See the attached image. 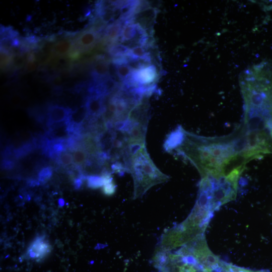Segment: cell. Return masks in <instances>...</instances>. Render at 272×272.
Instances as JSON below:
<instances>
[{
	"label": "cell",
	"instance_id": "cell-19",
	"mask_svg": "<svg viewBox=\"0 0 272 272\" xmlns=\"http://www.w3.org/2000/svg\"><path fill=\"white\" fill-rule=\"evenodd\" d=\"M38 62L37 60H27L25 71L27 72H31L35 71L38 66Z\"/></svg>",
	"mask_w": 272,
	"mask_h": 272
},
{
	"label": "cell",
	"instance_id": "cell-15",
	"mask_svg": "<svg viewBox=\"0 0 272 272\" xmlns=\"http://www.w3.org/2000/svg\"><path fill=\"white\" fill-rule=\"evenodd\" d=\"M13 53L1 48V68L2 70L12 65Z\"/></svg>",
	"mask_w": 272,
	"mask_h": 272
},
{
	"label": "cell",
	"instance_id": "cell-7",
	"mask_svg": "<svg viewBox=\"0 0 272 272\" xmlns=\"http://www.w3.org/2000/svg\"><path fill=\"white\" fill-rule=\"evenodd\" d=\"M51 246L45 239L44 236H39L35 238L26 252L28 257L37 260L42 259L49 254Z\"/></svg>",
	"mask_w": 272,
	"mask_h": 272
},
{
	"label": "cell",
	"instance_id": "cell-2",
	"mask_svg": "<svg viewBox=\"0 0 272 272\" xmlns=\"http://www.w3.org/2000/svg\"><path fill=\"white\" fill-rule=\"evenodd\" d=\"M126 168L133 180V199L141 198L152 187L169 180V177L161 172L151 159L146 145L135 147Z\"/></svg>",
	"mask_w": 272,
	"mask_h": 272
},
{
	"label": "cell",
	"instance_id": "cell-13",
	"mask_svg": "<svg viewBox=\"0 0 272 272\" xmlns=\"http://www.w3.org/2000/svg\"><path fill=\"white\" fill-rule=\"evenodd\" d=\"M129 51L130 49L122 44H114L108 49V52L113 58L127 56L129 54Z\"/></svg>",
	"mask_w": 272,
	"mask_h": 272
},
{
	"label": "cell",
	"instance_id": "cell-1",
	"mask_svg": "<svg viewBox=\"0 0 272 272\" xmlns=\"http://www.w3.org/2000/svg\"><path fill=\"white\" fill-rule=\"evenodd\" d=\"M246 143L240 128L221 137H205L183 127L177 144L171 151L189 161L201 177L220 178L233 169L245 166Z\"/></svg>",
	"mask_w": 272,
	"mask_h": 272
},
{
	"label": "cell",
	"instance_id": "cell-20",
	"mask_svg": "<svg viewBox=\"0 0 272 272\" xmlns=\"http://www.w3.org/2000/svg\"><path fill=\"white\" fill-rule=\"evenodd\" d=\"M64 203V201L62 199H60L59 200V204L60 206H63Z\"/></svg>",
	"mask_w": 272,
	"mask_h": 272
},
{
	"label": "cell",
	"instance_id": "cell-11",
	"mask_svg": "<svg viewBox=\"0 0 272 272\" xmlns=\"http://www.w3.org/2000/svg\"><path fill=\"white\" fill-rule=\"evenodd\" d=\"M109 63L100 58L93 65L91 71V76L94 81L105 79L109 76Z\"/></svg>",
	"mask_w": 272,
	"mask_h": 272
},
{
	"label": "cell",
	"instance_id": "cell-10",
	"mask_svg": "<svg viewBox=\"0 0 272 272\" xmlns=\"http://www.w3.org/2000/svg\"><path fill=\"white\" fill-rule=\"evenodd\" d=\"M71 113L70 109L59 105H53L48 110V123L51 126L54 124L66 122Z\"/></svg>",
	"mask_w": 272,
	"mask_h": 272
},
{
	"label": "cell",
	"instance_id": "cell-4",
	"mask_svg": "<svg viewBox=\"0 0 272 272\" xmlns=\"http://www.w3.org/2000/svg\"><path fill=\"white\" fill-rule=\"evenodd\" d=\"M153 265L160 272H185L188 262L185 256L176 252L157 248L152 258Z\"/></svg>",
	"mask_w": 272,
	"mask_h": 272
},
{
	"label": "cell",
	"instance_id": "cell-3",
	"mask_svg": "<svg viewBox=\"0 0 272 272\" xmlns=\"http://www.w3.org/2000/svg\"><path fill=\"white\" fill-rule=\"evenodd\" d=\"M177 252L183 255L192 256L205 268L217 265L221 261L209 249L205 234L186 243Z\"/></svg>",
	"mask_w": 272,
	"mask_h": 272
},
{
	"label": "cell",
	"instance_id": "cell-8",
	"mask_svg": "<svg viewBox=\"0 0 272 272\" xmlns=\"http://www.w3.org/2000/svg\"><path fill=\"white\" fill-rule=\"evenodd\" d=\"M85 105L88 116L97 118L101 116L104 109V96L90 94L86 100Z\"/></svg>",
	"mask_w": 272,
	"mask_h": 272
},
{
	"label": "cell",
	"instance_id": "cell-5",
	"mask_svg": "<svg viewBox=\"0 0 272 272\" xmlns=\"http://www.w3.org/2000/svg\"><path fill=\"white\" fill-rule=\"evenodd\" d=\"M101 32L92 26L78 34L73 39V48L68 57L79 58L81 53L92 50L101 39Z\"/></svg>",
	"mask_w": 272,
	"mask_h": 272
},
{
	"label": "cell",
	"instance_id": "cell-14",
	"mask_svg": "<svg viewBox=\"0 0 272 272\" xmlns=\"http://www.w3.org/2000/svg\"><path fill=\"white\" fill-rule=\"evenodd\" d=\"M105 182L104 176L91 175L87 177L88 186L91 188H98L103 187Z\"/></svg>",
	"mask_w": 272,
	"mask_h": 272
},
{
	"label": "cell",
	"instance_id": "cell-9",
	"mask_svg": "<svg viewBox=\"0 0 272 272\" xmlns=\"http://www.w3.org/2000/svg\"><path fill=\"white\" fill-rule=\"evenodd\" d=\"M74 41L71 38L59 40L50 47V54L52 59L69 57L73 48Z\"/></svg>",
	"mask_w": 272,
	"mask_h": 272
},
{
	"label": "cell",
	"instance_id": "cell-6",
	"mask_svg": "<svg viewBox=\"0 0 272 272\" xmlns=\"http://www.w3.org/2000/svg\"><path fill=\"white\" fill-rule=\"evenodd\" d=\"M156 66L149 65L139 69H134L129 76L122 82V86L126 89L141 87H149L157 78Z\"/></svg>",
	"mask_w": 272,
	"mask_h": 272
},
{
	"label": "cell",
	"instance_id": "cell-17",
	"mask_svg": "<svg viewBox=\"0 0 272 272\" xmlns=\"http://www.w3.org/2000/svg\"><path fill=\"white\" fill-rule=\"evenodd\" d=\"M52 171L49 167L42 169L38 174V180L41 182L46 181L51 177Z\"/></svg>",
	"mask_w": 272,
	"mask_h": 272
},
{
	"label": "cell",
	"instance_id": "cell-12",
	"mask_svg": "<svg viewBox=\"0 0 272 272\" xmlns=\"http://www.w3.org/2000/svg\"><path fill=\"white\" fill-rule=\"evenodd\" d=\"M72 155L73 164L78 166L86 165L88 162L90 157L83 147L74 149Z\"/></svg>",
	"mask_w": 272,
	"mask_h": 272
},
{
	"label": "cell",
	"instance_id": "cell-16",
	"mask_svg": "<svg viewBox=\"0 0 272 272\" xmlns=\"http://www.w3.org/2000/svg\"><path fill=\"white\" fill-rule=\"evenodd\" d=\"M58 155V161L62 165L68 166L73 164V159L72 154L67 152L62 151Z\"/></svg>",
	"mask_w": 272,
	"mask_h": 272
},
{
	"label": "cell",
	"instance_id": "cell-18",
	"mask_svg": "<svg viewBox=\"0 0 272 272\" xmlns=\"http://www.w3.org/2000/svg\"><path fill=\"white\" fill-rule=\"evenodd\" d=\"M103 192L107 195H111L115 191V185L113 180L105 184L102 187Z\"/></svg>",
	"mask_w": 272,
	"mask_h": 272
}]
</instances>
